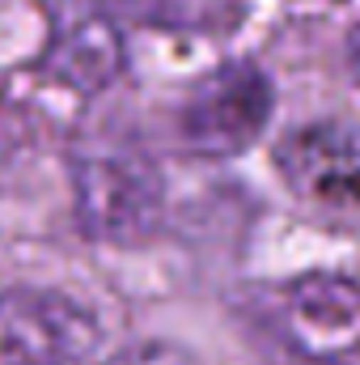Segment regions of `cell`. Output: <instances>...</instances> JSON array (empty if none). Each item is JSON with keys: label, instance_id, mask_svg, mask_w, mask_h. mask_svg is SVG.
Segmentation results:
<instances>
[{"label": "cell", "instance_id": "7", "mask_svg": "<svg viewBox=\"0 0 360 365\" xmlns=\"http://www.w3.org/2000/svg\"><path fill=\"white\" fill-rule=\"evenodd\" d=\"M140 13L157 26L174 30H225L242 17V0H136Z\"/></svg>", "mask_w": 360, "mask_h": 365}, {"label": "cell", "instance_id": "2", "mask_svg": "<svg viewBox=\"0 0 360 365\" xmlns=\"http://www.w3.org/2000/svg\"><path fill=\"white\" fill-rule=\"evenodd\" d=\"M275 110L271 77L255 60H225L203 81H195L179 106V140L208 162H229L246 153Z\"/></svg>", "mask_w": 360, "mask_h": 365}, {"label": "cell", "instance_id": "3", "mask_svg": "<svg viewBox=\"0 0 360 365\" xmlns=\"http://www.w3.org/2000/svg\"><path fill=\"white\" fill-rule=\"evenodd\" d=\"M271 331L309 365H360V284L339 272H305L275 289Z\"/></svg>", "mask_w": 360, "mask_h": 365}, {"label": "cell", "instance_id": "6", "mask_svg": "<svg viewBox=\"0 0 360 365\" xmlns=\"http://www.w3.org/2000/svg\"><path fill=\"white\" fill-rule=\"evenodd\" d=\"M43 68L47 77H55L64 90L81 98L102 93L123 73V34L102 9H73L55 21Z\"/></svg>", "mask_w": 360, "mask_h": 365}, {"label": "cell", "instance_id": "5", "mask_svg": "<svg viewBox=\"0 0 360 365\" xmlns=\"http://www.w3.org/2000/svg\"><path fill=\"white\" fill-rule=\"evenodd\" d=\"M275 166L284 182L331 208L360 204V132L348 123H305L275 145Z\"/></svg>", "mask_w": 360, "mask_h": 365}, {"label": "cell", "instance_id": "9", "mask_svg": "<svg viewBox=\"0 0 360 365\" xmlns=\"http://www.w3.org/2000/svg\"><path fill=\"white\" fill-rule=\"evenodd\" d=\"M344 56H348V73H352V81L360 86V21L348 30V43H344Z\"/></svg>", "mask_w": 360, "mask_h": 365}, {"label": "cell", "instance_id": "8", "mask_svg": "<svg viewBox=\"0 0 360 365\" xmlns=\"http://www.w3.org/2000/svg\"><path fill=\"white\" fill-rule=\"evenodd\" d=\"M110 365H186L179 349H166V344H140V349H127L119 353Z\"/></svg>", "mask_w": 360, "mask_h": 365}, {"label": "cell", "instance_id": "1", "mask_svg": "<svg viewBox=\"0 0 360 365\" xmlns=\"http://www.w3.org/2000/svg\"><path fill=\"white\" fill-rule=\"evenodd\" d=\"M73 208L90 242L140 247L166 212V182L149 153L123 140L90 145L73 166Z\"/></svg>", "mask_w": 360, "mask_h": 365}, {"label": "cell", "instance_id": "4", "mask_svg": "<svg viewBox=\"0 0 360 365\" xmlns=\"http://www.w3.org/2000/svg\"><path fill=\"white\" fill-rule=\"evenodd\" d=\"M97 344V323L85 306L55 289L0 293V365H81Z\"/></svg>", "mask_w": 360, "mask_h": 365}]
</instances>
